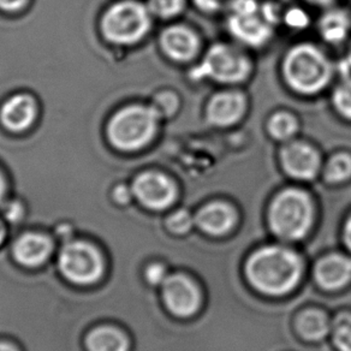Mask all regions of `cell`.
<instances>
[{
	"mask_svg": "<svg viewBox=\"0 0 351 351\" xmlns=\"http://www.w3.org/2000/svg\"><path fill=\"white\" fill-rule=\"evenodd\" d=\"M146 278L149 283L153 285H162L165 282L167 276H166V269L164 266L159 263L151 265L146 271Z\"/></svg>",
	"mask_w": 351,
	"mask_h": 351,
	"instance_id": "obj_30",
	"label": "cell"
},
{
	"mask_svg": "<svg viewBox=\"0 0 351 351\" xmlns=\"http://www.w3.org/2000/svg\"><path fill=\"white\" fill-rule=\"evenodd\" d=\"M52 249L51 239L44 234H25L14 245V255L23 266L38 267L49 258Z\"/></svg>",
	"mask_w": 351,
	"mask_h": 351,
	"instance_id": "obj_16",
	"label": "cell"
},
{
	"mask_svg": "<svg viewBox=\"0 0 351 351\" xmlns=\"http://www.w3.org/2000/svg\"><path fill=\"white\" fill-rule=\"evenodd\" d=\"M282 22L290 29H306L311 20L306 11L300 8H291L284 12Z\"/></svg>",
	"mask_w": 351,
	"mask_h": 351,
	"instance_id": "obj_27",
	"label": "cell"
},
{
	"mask_svg": "<svg viewBox=\"0 0 351 351\" xmlns=\"http://www.w3.org/2000/svg\"><path fill=\"white\" fill-rule=\"evenodd\" d=\"M303 1L308 4V5L319 8V9H322V10L336 4V0H303Z\"/></svg>",
	"mask_w": 351,
	"mask_h": 351,
	"instance_id": "obj_34",
	"label": "cell"
},
{
	"mask_svg": "<svg viewBox=\"0 0 351 351\" xmlns=\"http://www.w3.org/2000/svg\"><path fill=\"white\" fill-rule=\"evenodd\" d=\"M132 194L142 205L153 210L169 208L177 199V186L162 172L148 171L136 177Z\"/></svg>",
	"mask_w": 351,
	"mask_h": 351,
	"instance_id": "obj_12",
	"label": "cell"
},
{
	"mask_svg": "<svg viewBox=\"0 0 351 351\" xmlns=\"http://www.w3.org/2000/svg\"><path fill=\"white\" fill-rule=\"evenodd\" d=\"M280 169L293 181H314L322 175V153L311 142L300 138L280 145L278 152Z\"/></svg>",
	"mask_w": 351,
	"mask_h": 351,
	"instance_id": "obj_9",
	"label": "cell"
},
{
	"mask_svg": "<svg viewBox=\"0 0 351 351\" xmlns=\"http://www.w3.org/2000/svg\"><path fill=\"white\" fill-rule=\"evenodd\" d=\"M195 221L207 234H224L234 228L236 212L226 202L213 201L197 212Z\"/></svg>",
	"mask_w": 351,
	"mask_h": 351,
	"instance_id": "obj_15",
	"label": "cell"
},
{
	"mask_svg": "<svg viewBox=\"0 0 351 351\" xmlns=\"http://www.w3.org/2000/svg\"><path fill=\"white\" fill-rule=\"evenodd\" d=\"M225 14L228 34L244 49H263L274 40L277 25L263 14L258 0H234Z\"/></svg>",
	"mask_w": 351,
	"mask_h": 351,
	"instance_id": "obj_4",
	"label": "cell"
},
{
	"mask_svg": "<svg viewBox=\"0 0 351 351\" xmlns=\"http://www.w3.org/2000/svg\"><path fill=\"white\" fill-rule=\"evenodd\" d=\"M341 73H351V38L348 44H346V54L344 58L339 64V66H337Z\"/></svg>",
	"mask_w": 351,
	"mask_h": 351,
	"instance_id": "obj_32",
	"label": "cell"
},
{
	"mask_svg": "<svg viewBox=\"0 0 351 351\" xmlns=\"http://www.w3.org/2000/svg\"><path fill=\"white\" fill-rule=\"evenodd\" d=\"M196 10L206 15H215L220 12H226L234 0H191Z\"/></svg>",
	"mask_w": 351,
	"mask_h": 351,
	"instance_id": "obj_28",
	"label": "cell"
},
{
	"mask_svg": "<svg viewBox=\"0 0 351 351\" xmlns=\"http://www.w3.org/2000/svg\"><path fill=\"white\" fill-rule=\"evenodd\" d=\"M333 341L341 351H351V315L343 314L333 324Z\"/></svg>",
	"mask_w": 351,
	"mask_h": 351,
	"instance_id": "obj_25",
	"label": "cell"
},
{
	"mask_svg": "<svg viewBox=\"0 0 351 351\" xmlns=\"http://www.w3.org/2000/svg\"><path fill=\"white\" fill-rule=\"evenodd\" d=\"M300 121L295 113L279 110L272 113L265 124V129L272 141L283 145L296 138L300 132Z\"/></svg>",
	"mask_w": 351,
	"mask_h": 351,
	"instance_id": "obj_19",
	"label": "cell"
},
{
	"mask_svg": "<svg viewBox=\"0 0 351 351\" xmlns=\"http://www.w3.org/2000/svg\"><path fill=\"white\" fill-rule=\"evenodd\" d=\"M313 210L308 193L300 188H287L274 196L269 206V225L282 239H302L312 226Z\"/></svg>",
	"mask_w": 351,
	"mask_h": 351,
	"instance_id": "obj_5",
	"label": "cell"
},
{
	"mask_svg": "<svg viewBox=\"0 0 351 351\" xmlns=\"http://www.w3.org/2000/svg\"><path fill=\"white\" fill-rule=\"evenodd\" d=\"M89 351H128L127 337L114 327L103 326L95 328L87 337Z\"/></svg>",
	"mask_w": 351,
	"mask_h": 351,
	"instance_id": "obj_20",
	"label": "cell"
},
{
	"mask_svg": "<svg viewBox=\"0 0 351 351\" xmlns=\"http://www.w3.org/2000/svg\"><path fill=\"white\" fill-rule=\"evenodd\" d=\"M114 197L118 202L127 204L128 201H130V191H128L125 186H119L114 191Z\"/></svg>",
	"mask_w": 351,
	"mask_h": 351,
	"instance_id": "obj_35",
	"label": "cell"
},
{
	"mask_svg": "<svg viewBox=\"0 0 351 351\" xmlns=\"http://www.w3.org/2000/svg\"><path fill=\"white\" fill-rule=\"evenodd\" d=\"M35 103L29 95H16L1 110V121L11 132H23L35 118Z\"/></svg>",
	"mask_w": 351,
	"mask_h": 351,
	"instance_id": "obj_18",
	"label": "cell"
},
{
	"mask_svg": "<svg viewBox=\"0 0 351 351\" xmlns=\"http://www.w3.org/2000/svg\"><path fill=\"white\" fill-rule=\"evenodd\" d=\"M159 44L162 53L173 63L193 65L202 54L200 35L188 25L166 27L161 32Z\"/></svg>",
	"mask_w": 351,
	"mask_h": 351,
	"instance_id": "obj_11",
	"label": "cell"
},
{
	"mask_svg": "<svg viewBox=\"0 0 351 351\" xmlns=\"http://www.w3.org/2000/svg\"><path fill=\"white\" fill-rule=\"evenodd\" d=\"M322 177L328 184H341L351 180V153L339 151L332 153L324 160Z\"/></svg>",
	"mask_w": 351,
	"mask_h": 351,
	"instance_id": "obj_21",
	"label": "cell"
},
{
	"mask_svg": "<svg viewBox=\"0 0 351 351\" xmlns=\"http://www.w3.org/2000/svg\"><path fill=\"white\" fill-rule=\"evenodd\" d=\"M151 28V11L136 1L112 6L104 17L103 29L108 40L117 44H135Z\"/></svg>",
	"mask_w": 351,
	"mask_h": 351,
	"instance_id": "obj_7",
	"label": "cell"
},
{
	"mask_svg": "<svg viewBox=\"0 0 351 351\" xmlns=\"http://www.w3.org/2000/svg\"><path fill=\"white\" fill-rule=\"evenodd\" d=\"M158 103L153 105V108H156L158 113L160 114V117H167L171 116L178 110V97L173 93L160 94L158 99Z\"/></svg>",
	"mask_w": 351,
	"mask_h": 351,
	"instance_id": "obj_29",
	"label": "cell"
},
{
	"mask_svg": "<svg viewBox=\"0 0 351 351\" xmlns=\"http://www.w3.org/2000/svg\"><path fill=\"white\" fill-rule=\"evenodd\" d=\"M6 236V231H5V226H4V224L0 221V244L3 243L4 242V239H5Z\"/></svg>",
	"mask_w": 351,
	"mask_h": 351,
	"instance_id": "obj_39",
	"label": "cell"
},
{
	"mask_svg": "<svg viewBox=\"0 0 351 351\" xmlns=\"http://www.w3.org/2000/svg\"><path fill=\"white\" fill-rule=\"evenodd\" d=\"M27 0H0V8L4 10H19L25 5Z\"/></svg>",
	"mask_w": 351,
	"mask_h": 351,
	"instance_id": "obj_33",
	"label": "cell"
},
{
	"mask_svg": "<svg viewBox=\"0 0 351 351\" xmlns=\"http://www.w3.org/2000/svg\"><path fill=\"white\" fill-rule=\"evenodd\" d=\"M162 295L166 306L177 317H191L200 306V293L195 284L182 274L166 278L162 284Z\"/></svg>",
	"mask_w": 351,
	"mask_h": 351,
	"instance_id": "obj_13",
	"label": "cell"
},
{
	"mask_svg": "<svg viewBox=\"0 0 351 351\" xmlns=\"http://www.w3.org/2000/svg\"><path fill=\"white\" fill-rule=\"evenodd\" d=\"M298 331L309 341H320L330 331L326 315L317 311L303 313L298 322Z\"/></svg>",
	"mask_w": 351,
	"mask_h": 351,
	"instance_id": "obj_23",
	"label": "cell"
},
{
	"mask_svg": "<svg viewBox=\"0 0 351 351\" xmlns=\"http://www.w3.org/2000/svg\"><path fill=\"white\" fill-rule=\"evenodd\" d=\"M344 237H346V242L348 247L351 249V217L348 220L346 225V232H344Z\"/></svg>",
	"mask_w": 351,
	"mask_h": 351,
	"instance_id": "obj_36",
	"label": "cell"
},
{
	"mask_svg": "<svg viewBox=\"0 0 351 351\" xmlns=\"http://www.w3.org/2000/svg\"><path fill=\"white\" fill-rule=\"evenodd\" d=\"M302 274L298 254L283 247H266L254 253L247 263V276L258 291L279 296L293 290Z\"/></svg>",
	"mask_w": 351,
	"mask_h": 351,
	"instance_id": "obj_3",
	"label": "cell"
},
{
	"mask_svg": "<svg viewBox=\"0 0 351 351\" xmlns=\"http://www.w3.org/2000/svg\"><path fill=\"white\" fill-rule=\"evenodd\" d=\"M193 224H194V219L191 213L186 210H180L172 213L166 221V225L170 231L173 234H186L188 231H191Z\"/></svg>",
	"mask_w": 351,
	"mask_h": 351,
	"instance_id": "obj_26",
	"label": "cell"
},
{
	"mask_svg": "<svg viewBox=\"0 0 351 351\" xmlns=\"http://www.w3.org/2000/svg\"><path fill=\"white\" fill-rule=\"evenodd\" d=\"M331 106L337 116L351 123V73H341L332 86Z\"/></svg>",
	"mask_w": 351,
	"mask_h": 351,
	"instance_id": "obj_22",
	"label": "cell"
},
{
	"mask_svg": "<svg viewBox=\"0 0 351 351\" xmlns=\"http://www.w3.org/2000/svg\"><path fill=\"white\" fill-rule=\"evenodd\" d=\"M22 215H23V210H22V206L19 205V204L12 202L11 205L6 207V219L11 221V223H17L22 218Z\"/></svg>",
	"mask_w": 351,
	"mask_h": 351,
	"instance_id": "obj_31",
	"label": "cell"
},
{
	"mask_svg": "<svg viewBox=\"0 0 351 351\" xmlns=\"http://www.w3.org/2000/svg\"><path fill=\"white\" fill-rule=\"evenodd\" d=\"M337 70L326 51L311 41L290 46L280 62L284 86L303 98H314L331 87Z\"/></svg>",
	"mask_w": 351,
	"mask_h": 351,
	"instance_id": "obj_1",
	"label": "cell"
},
{
	"mask_svg": "<svg viewBox=\"0 0 351 351\" xmlns=\"http://www.w3.org/2000/svg\"><path fill=\"white\" fill-rule=\"evenodd\" d=\"M4 194H5V183H4V180H3L1 175H0V204H1V201L4 199Z\"/></svg>",
	"mask_w": 351,
	"mask_h": 351,
	"instance_id": "obj_37",
	"label": "cell"
},
{
	"mask_svg": "<svg viewBox=\"0 0 351 351\" xmlns=\"http://www.w3.org/2000/svg\"><path fill=\"white\" fill-rule=\"evenodd\" d=\"M59 269L64 277L80 285H89L103 274L104 263L98 249L87 242H71L59 255Z\"/></svg>",
	"mask_w": 351,
	"mask_h": 351,
	"instance_id": "obj_8",
	"label": "cell"
},
{
	"mask_svg": "<svg viewBox=\"0 0 351 351\" xmlns=\"http://www.w3.org/2000/svg\"><path fill=\"white\" fill-rule=\"evenodd\" d=\"M317 34L325 44L341 47L351 38V14L344 8L333 5L324 9L317 22Z\"/></svg>",
	"mask_w": 351,
	"mask_h": 351,
	"instance_id": "obj_14",
	"label": "cell"
},
{
	"mask_svg": "<svg viewBox=\"0 0 351 351\" xmlns=\"http://www.w3.org/2000/svg\"><path fill=\"white\" fill-rule=\"evenodd\" d=\"M0 351H17L16 348L10 346V344H6V343H0Z\"/></svg>",
	"mask_w": 351,
	"mask_h": 351,
	"instance_id": "obj_38",
	"label": "cell"
},
{
	"mask_svg": "<svg viewBox=\"0 0 351 351\" xmlns=\"http://www.w3.org/2000/svg\"><path fill=\"white\" fill-rule=\"evenodd\" d=\"M317 283L327 290L344 287L351 279V258L335 254L319 261L315 269Z\"/></svg>",
	"mask_w": 351,
	"mask_h": 351,
	"instance_id": "obj_17",
	"label": "cell"
},
{
	"mask_svg": "<svg viewBox=\"0 0 351 351\" xmlns=\"http://www.w3.org/2000/svg\"><path fill=\"white\" fill-rule=\"evenodd\" d=\"M188 0H149L148 10L161 20H172L186 11Z\"/></svg>",
	"mask_w": 351,
	"mask_h": 351,
	"instance_id": "obj_24",
	"label": "cell"
},
{
	"mask_svg": "<svg viewBox=\"0 0 351 351\" xmlns=\"http://www.w3.org/2000/svg\"><path fill=\"white\" fill-rule=\"evenodd\" d=\"M160 114L153 106L132 105L118 112L108 127V136L122 151H137L156 135Z\"/></svg>",
	"mask_w": 351,
	"mask_h": 351,
	"instance_id": "obj_6",
	"label": "cell"
},
{
	"mask_svg": "<svg viewBox=\"0 0 351 351\" xmlns=\"http://www.w3.org/2000/svg\"><path fill=\"white\" fill-rule=\"evenodd\" d=\"M249 110L248 95L239 87H223L207 99L204 117L207 125L230 129L243 121Z\"/></svg>",
	"mask_w": 351,
	"mask_h": 351,
	"instance_id": "obj_10",
	"label": "cell"
},
{
	"mask_svg": "<svg viewBox=\"0 0 351 351\" xmlns=\"http://www.w3.org/2000/svg\"><path fill=\"white\" fill-rule=\"evenodd\" d=\"M254 62L247 49L236 43L218 41L207 47L191 65L189 77L194 81H210L221 87H239L248 82Z\"/></svg>",
	"mask_w": 351,
	"mask_h": 351,
	"instance_id": "obj_2",
	"label": "cell"
}]
</instances>
